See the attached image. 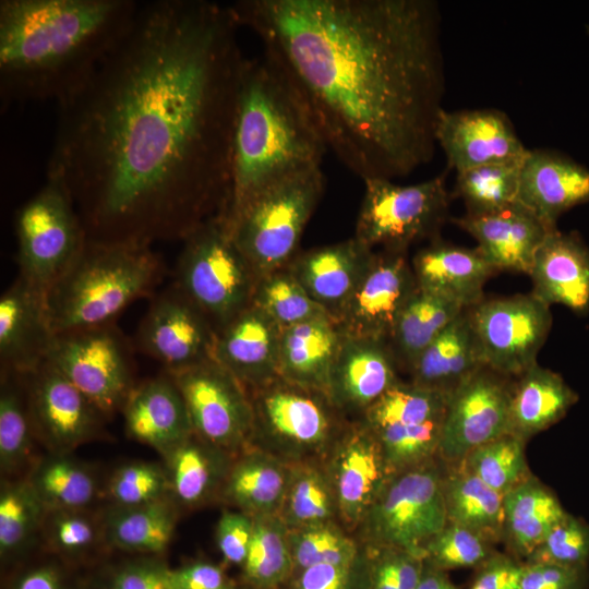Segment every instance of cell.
I'll return each instance as SVG.
<instances>
[{"instance_id": "obj_30", "label": "cell", "mask_w": 589, "mask_h": 589, "mask_svg": "<svg viewBox=\"0 0 589 589\" xmlns=\"http://www.w3.org/2000/svg\"><path fill=\"white\" fill-rule=\"evenodd\" d=\"M469 309L464 311L419 354L410 382L447 398L484 366Z\"/></svg>"}, {"instance_id": "obj_41", "label": "cell", "mask_w": 589, "mask_h": 589, "mask_svg": "<svg viewBox=\"0 0 589 589\" xmlns=\"http://www.w3.org/2000/svg\"><path fill=\"white\" fill-rule=\"evenodd\" d=\"M28 480L47 512L85 509L97 492L93 472L65 455L40 461Z\"/></svg>"}, {"instance_id": "obj_12", "label": "cell", "mask_w": 589, "mask_h": 589, "mask_svg": "<svg viewBox=\"0 0 589 589\" xmlns=\"http://www.w3.org/2000/svg\"><path fill=\"white\" fill-rule=\"evenodd\" d=\"M116 323L56 334L46 362L104 414L122 410L135 387L133 347Z\"/></svg>"}, {"instance_id": "obj_14", "label": "cell", "mask_w": 589, "mask_h": 589, "mask_svg": "<svg viewBox=\"0 0 589 589\" xmlns=\"http://www.w3.org/2000/svg\"><path fill=\"white\" fill-rule=\"evenodd\" d=\"M166 373L183 396L196 435L232 456L250 447L251 398L236 377L215 360Z\"/></svg>"}, {"instance_id": "obj_57", "label": "cell", "mask_w": 589, "mask_h": 589, "mask_svg": "<svg viewBox=\"0 0 589 589\" xmlns=\"http://www.w3.org/2000/svg\"><path fill=\"white\" fill-rule=\"evenodd\" d=\"M171 578L176 589H232L238 581L223 566L206 560L171 568Z\"/></svg>"}, {"instance_id": "obj_56", "label": "cell", "mask_w": 589, "mask_h": 589, "mask_svg": "<svg viewBox=\"0 0 589 589\" xmlns=\"http://www.w3.org/2000/svg\"><path fill=\"white\" fill-rule=\"evenodd\" d=\"M522 564L512 554L495 551L476 568L469 589H521Z\"/></svg>"}, {"instance_id": "obj_4", "label": "cell", "mask_w": 589, "mask_h": 589, "mask_svg": "<svg viewBox=\"0 0 589 589\" xmlns=\"http://www.w3.org/2000/svg\"><path fill=\"white\" fill-rule=\"evenodd\" d=\"M327 145L301 94L267 52L248 59L232 140L227 219L267 187L321 167Z\"/></svg>"}, {"instance_id": "obj_1", "label": "cell", "mask_w": 589, "mask_h": 589, "mask_svg": "<svg viewBox=\"0 0 589 589\" xmlns=\"http://www.w3.org/2000/svg\"><path fill=\"white\" fill-rule=\"evenodd\" d=\"M230 5L141 3L94 74L57 103L47 178L69 192L86 239L182 241L224 212L248 58Z\"/></svg>"}, {"instance_id": "obj_44", "label": "cell", "mask_w": 589, "mask_h": 589, "mask_svg": "<svg viewBox=\"0 0 589 589\" xmlns=\"http://www.w3.org/2000/svg\"><path fill=\"white\" fill-rule=\"evenodd\" d=\"M251 304L281 329L330 315L306 293L288 265L257 279Z\"/></svg>"}, {"instance_id": "obj_46", "label": "cell", "mask_w": 589, "mask_h": 589, "mask_svg": "<svg viewBox=\"0 0 589 589\" xmlns=\"http://www.w3.org/2000/svg\"><path fill=\"white\" fill-rule=\"evenodd\" d=\"M293 573L321 564L345 563L365 549L356 533L339 521L288 529Z\"/></svg>"}, {"instance_id": "obj_28", "label": "cell", "mask_w": 589, "mask_h": 589, "mask_svg": "<svg viewBox=\"0 0 589 589\" xmlns=\"http://www.w3.org/2000/svg\"><path fill=\"white\" fill-rule=\"evenodd\" d=\"M528 275L531 293L545 304H562L579 314L589 310V248L577 232L550 231Z\"/></svg>"}, {"instance_id": "obj_33", "label": "cell", "mask_w": 589, "mask_h": 589, "mask_svg": "<svg viewBox=\"0 0 589 589\" xmlns=\"http://www.w3.org/2000/svg\"><path fill=\"white\" fill-rule=\"evenodd\" d=\"M170 495L179 506L218 502L235 456L193 433L165 456Z\"/></svg>"}, {"instance_id": "obj_16", "label": "cell", "mask_w": 589, "mask_h": 589, "mask_svg": "<svg viewBox=\"0 0 589 589\" xmlns=\"http://www.w3.org/2000/svg\"><path fill=\"white\" fill-rule=\"evenodd\" d=\"M216 336L206 316L172 283L154 296L133 345L171 373L214 360Z\"/></svg>"}, {"instance_id": "obj_7", "label": "cell", "mask_w": 589, "mask_h": 589, "mask_svg": "<svg viewBox=\"0 0 589 589\" xmlns=\"http://www.w3.org/2000/svg\"><path fill=\"white\" fill-rule=\"evenodd\" d=\"M250 446L288 465L323 460L347 419L322 390L280 376L249 392Z\"/></svg>"}, {"instance_id": "obj_40", "label": "cell", "mask_w": 589, "mask_h": 589, "mask_svg": "<svg viewBox=\"0 0 589 589\" xmlns=\"http://www.w3.org/2000/svg\"><path fill=\"white\" fill-rule=\"evenodd\" d=\"M253 518V536L238 580L254 589H283L293 574L288 528L278 515Z\"/></svg>"}, {"instance_id": "obj_53", "label": "cell", "mask_w": 589, "mask_h": 589, "mask_svg": "<svg viewBox=\"0 0 589 589\" xmlns=\"http://www.w3.org/2000/svg\"><path fill=\"white\" fill-rule=\"evenodd\" d=\"M254 518L243 512L225 508L217 520L215 540L227 564L243 565L253 536Z\"/></svg>"}, {"instance_id": "obj_26", "label": "cell", "mask_w": 589, "mask_h": 589, "mask_svg": "<svg viewBox=\"0 0 589 589\" xmlns=\"http://www.w3.org/2000/svg\"><path fill=\"white\" fill-rule=\"evenodd\" d=\"M122 412L127 434L161 456L194 433L183 396L166 372L135 385Z\"/></svg>"}, {"instance_id": "obj_39", "label": "cell", "mask_w": 589, "mask_h": 589, "mask_svg": "<svg viewBox=\"0 0 589 589\" xmlns=\"http://www.w3.org/2000/svg\"><path fill=\"white\" fill-rule=\"evenodd\" d=\"M278 516L288 529L339 521L336 495L321 460L290 465Z\"/></svg>"}, {"instance_id": "obj_22", "label": "cell", "mask_w": 589, "mask_h": 589, "mask_svg": "<svg viewBox=\"0 0 589 589\" xmlns=\"http://www.w3.org/2000/svg\"><path fill=\"white\" fill-rule=\"evenodd\" d=\"M55 335L45 294L17 277L0 298L1 372L27 375L37 370Z\"/></svg>"}, {"instance_id": "obj_6", "label": "cell", "mask_w": 589, "mask_h": 589, "mask_svg": "<svg viewBox=\"0 0 589 589\" xmlns=\"http://www.w3.org/2000/svg\"><path fill=\"white\" fill-rule=\"evenodd\" d=\"M325 188L321 167L289 176L224 220L257 279L288 265Z\"/></svg>"}, {"instance_id": "obj_13", "label": "cell", "mask_w": 589, "mask_h": 589, "mask_svg": "<svg viewBox=\"0 0 589 589\" xmlns=\"http://www.w3.org/2000/svg\"><path fill=\"white\" fill-rule=\"evenodd\" d=\"M468 309L486 366L513 378L538 363L552 325L550 305L529 293L483 299Z\"/></svg>"}, {"instance_id": "obj_27", "label": "cell", "mask_w": 589, "mask_h": 589, "mask_svg": "<svg viewBox=\"0 0 589 589\" xmlns=\"http://www.w3.org/2000/svg\"><path fill=\"white\" fill-rule=\"evenodd\" d=\"M374 252L353 237L298 253L288 268L306 293L336 320Z\"/></svg>"}, {"instance_id": "obj_61", "label": "cell", "mask_w": 589, "mask_h": 589, "mask_svg": "<svg viewBox=\"0 0 589 589\" xmlns=\"http://www.w3.org/2000/svg\"><path fill=\"white\" fill-rule=\"evenodd\" d=\"M232 589H254L250 586H247L244 584H242L241 581H237L236 586L232 588Z\"/></svg>"}, {"instance_id": "obj_21", "label": "cell", "mask_w": 589, "mask_h": 589, "mask_svg": "<svg viewBox=\"0 0 589 589\" xmlns=\"http://www.w3.org/2000/svg\"><path fill=\"white\" fill-rule=\"evenodd\" d=\"M398 371L387 341L344 335L330 370L327 395L347 419H360L400 381Z\"/></svg>"}, {"instance_id": "obj_3", "label": "cell", "mask_w": 589, "mask_h": 589, "mask_svg": "<svg viewBox=\"0 0 589 589\" xmlns=\"http://www.w3.org/2000/svg\"><path fill=\"white\" fill-rule=\"evenodd\" d=\"M134 0H1V108L60 101L83 85L130 29Z\"/></svg>"}, {"instance_id": "obj_35", "label": "cell", "mask_w": 589, "mask_h": 589, "mask_svg": "<svg viewBox=\"0 0 589 589\" xmlns=\"http://www.w3.org/2000/svg\"><path fill=\"white\" fill-rule=\"evenodd\" d=\"M503 537L509 554L525 561L567 512L557 496L531 474L503 496Z\"/></svg>"}, {"instance_id": "obj_38", "label": "cell", "mask_w": 589, "mask_h": 589, "mask_svg": "<svg viewBox=\"0 0 589 589\" xmlns=\"http://www.w3.org/2000/svg\"><path fill=\"white\" fill-rule=\"evenodd\" d=\"M443 490L447 522L472 529L493 543L502 540V494L460 465H445Z\"/></svg>"}, {"instance_id": "obj_15", "label": "cell", "mask_w": 589, "mask_h": 589, "mask_svg": "<svg viewBox=\"0 0 589 589\" xmlns=\"http://www.w3.org/2000/svg\"><path fill=\"white\" fill-rule=\"evenodd\" d=\"M512 377L484 365L447 399L438 458L459 465L474 448L509 433Z\"/></svg>"}, {"instance_id": "obj_8", "label": "cell", "mask_w": 589, "mask_h": 589, "mask_svg": "<svg viewBox=\"0 0 589 589\" xmlns=\"http://www.w3.org/2000/svg\"><path fill=\"white\" fill-rule=\"evenodd\" d=\"M182 243L172 283L217 334L251 305L257 276L219 216L202 224Z\"/></svg>"}, {"instance_id": "obj_18", "label": "cell", "mask_w": 589, "mask_h": 589, "mask_svg": "<svg viewBox=\"0 0 589 589\" xmlns=\"http://www.w3.org/2000/svg\"><path fill=\"white\" fill-rule=\"evenodd\" d=\"M406 253L374 252L362 278L336 317L344 335L388 340L400 311L418 289Z\"/></svg>"}, {"instance_id": "obj_34", "label": "cell", "mask_w": 589, "mask_h": 589, "mask_svg": "<svg viewBox=\"0 0 589 589\" xmlns=\"http://www.w3.org/2000/svg\"><path fill=\"white\" fill-rule=\"evenodd\" d=\"M513 384L509 433L527 442L549 429L577 402L578 395L552 370L533 364Z\"/></svg>"}, {"instance_id": "obj_45", "label": "cell", "mask_w": 589, "mask_h": 589, "mask_svg": "<svg viewBox=\"0 0 589 589\" xmlns=\"http://www.w3.org/2000/svg\"><path fill=\"white\" fill-rule=\"evenodd\" d=\"M47 508L28 479L2 484L0 493V555L21 553L45 521Z\"/></svg>"}, {"instance_id": "obj_42", "label": "cell", "mask_w": 589, "mask_h": 589, "mask_svg": "<svg viewBox=\"0 0 589 589\" xmlns=\"http://www.w3.org/2000/svg\"><path fill=\"white\" fill-rule=\"evenodd\" d=\"M35 434L29 416L24 375L1 372L0 468L12 474L29 457Z\"/></svg>"}, {"instance_id": "obj_5", "label": "cell", "mask_w": 589, "mask_h": 589, "mask_svg": "<svg viewBox=\"0 0 589 589\" xmlns=\"http://www.w3.org/2000/svg\"><path fill=\"white\" fill-rule=\"evenodd\" d=\"M164 264L153 247L86 239L45 296L55 334L115 323L132 302L152 296Z\"/></svg>"}, {"instance_id": "obj_55", "label": "cell", "mask_w": 589, "mask_h": 589, "mask_svg": "<svg viewBox=\"0 0 589 589\" xmlns=\"http://www.w3.org/2000/svg\"><path fill=\"white\" fill-rule=\"evenodd\" d=\"M587 567H569L544 562H524L521 589H587Z\"/></svg>"}, {"instance_id": "obj_9", "label": "cell", "mask_w": 589, "mask_h": 589, "mask_svg": "<svg viewBox=\"0 0 589 589\" xmlns=\"http://www.w3.org/2000/svg\"><path fill=\"white\" fill-rule=\"evenodd\" d=\"M445 465L436 457L396 472L386 483L356 534L369 549L389 548L424 557L426 544L447 524Z\"/></svg>"}, {"instance_id": "obj_31", "label": "cell", "mask_w": 589, "mask_h": 589, "mask_svg": "<svg viewBox=\"0 0 589 589\" xmlns=\"http://www.w3.org/2000/svg\"><path fill=\"white\" fill-rule=\"evenodd\" d=\"M337 321L321 316L281 330L279 376L327 394L330 370L342 339Z\"/></svg>"}, {"instance_id": "obj_19", "label": "cell", "mask_w": 589, "mask_h": 589, "mask_svg": "<svg viewBox=\"0 0 589 589\" xmlns=\"http://www.w3.org/2000/svg\"><path fill=\"white\" fill-rule=\"evenodd\" d=\"M24 380L35 434L57 455H65L98 433L105 416L50 363Z\"/></svg>"}, {"instance_id": "obj_50", "label": "cell", "mask_w": 589, "mask_h": 589, "mask_svg": "<svg viewBox=\"0 0 589 589\" xmlns=\"http://www.w3.org/2000/svg\"><path fill=\"white\" fill-rule=\"evenodd\" d=\"M524 562L587 567L589 562V525L567 513Z\"/></svg>"}, {"instance_id": "obj_10", "label": "cell", "mask_w": 589, "mask_h": 589, "mask_svg": "<svg viewBox=\"0 0 589 589\" xmlns=\"http://www.w3.org/2000/svg\"><path fill=\"white\" fill-rule=\"evenodd\" d=\"M354 238L374 251L407 252L434 239L448 215L450 195L445 175L400 185L389 179H366Z\"/></svg>"}, {"instance_id": "obj_2", "label": "cell", "mask_w": 589, "mask_h": 589, "mask_svg": "<svg viewBox=\"0 0 589 589\" xmlns=\"http://www.w3.org/2000/svg\"><path fill=\"white\" fill-rule=\"evenodd\" d=\"M297 87L337 158L363 181L429 163L445 91L433 0L230 4Z\"/></svg>"}, {"instance_id": "obj_36", "label": "cell", "mask_w": 589, "mask_h": 589, "mask_svg": "<svg viewBox=\"0 0 589 589\" xmlns=\"http://www.w3.org/2000/svg\"><path fill=\"white\" fill-rule=\"evenodd\" d=\"M178 514L171 495L139 506H113L103 520V537L122 551L159 554L173 537Z\"/></svg>"}, {"instance_id": "obj_25", "label": "cell", "mask_w": 589, "mask_h": 589, "mask_svg": "<svg viewBox=\"0 0 589 589\" xmlns=\"http://www.w3.org/2000/svg\"><path fill=\"white\" fill-rule=\"evenodd\" d=\"M452 221L474 238L477 249L493 269L526 274L552 231L517 201L490 215H465Z\"/></svg>"}, {"instance_id": "obj_49", "label": "cell", "mask_w": 589, "mask_h": 589, "mask_svg": "<svg viewBox=\"0 0 589 589\" xmlns=\"http://www.w3.org/2000/svg\"><path fill=\"white\" fill-rule=\"evenodd\" d=\"M115 506L132 507L170 495L165 467L146 461H133L116 470L108 485Z\"/></svg>"}, {"instance_id": "obj_43", "label": "cell", "mask_w": 589, "mask_h": 589, "mask_svg": "<svg viewBox=\"0 0 589 589\" xmlns=\"http://www.w3.org/2000/svg\"><path fill=\"white\" fill-rule=\"evenodd\" d=\"M522 161L483 165L457 172L455 195L468 216H484L513 204L518 194Z\"/></svg>"}, {"instance_id": "obj_58", "label": "cell", "mask_w": 589, "mask_h": 589, "mask_svg": "<svg viewBox=\"0 0 589 589\" xmlns=\"http://www.w3.org/2000/svg\"><path fill=\"white\" fill-rule=\"evenodd\" d=\"M371 560L370 589H405L397 568L396 549H369Z\"/></svg>"}, {"instance_id": "obj_32", "label": "cell", "mask_w": 589, "mask_h": 589, "mask_svg": "<svg viewBox=\"0 0 589 589\" xmlns=\"http://www.w3.org/2000/svg\"><path fill=\"white\" fill-rule=\"evenodd\" d=\"M290 465L255 447L235 456L218 502L252 517L278 515Z\"/></svg>"}, {"instance_id": "obj_11", "label": "cell", "mask_w": 589, "mask_h": 589, "mask_svg": "<svg viewBox=\"0 0 589 589\" xmlns=\"http://www.w3.org/2000/svg\"><path fill=\"white\" fill-rule=\"evenodd\" d=\"M14 227L19 277L46 296L86 242L69 192L47 178L16 212Z\"/></svg>"}, {"instance_id": "obj_47", "label": "cell", "mask_w": 589, "mask_h": 589, "mask_svg": "<svg viewBox=\"0 0 589 589\" xmlns=\"http://www.w3.org/2000/svg\"><path fill=\"white\" fill-rule=\"evenodd\" d=\"M525 445L506 433L471 450L459 465L504 496L532 474Z\"/></svg>"}, {"instance_id": "obj_20", "label": "cell", "mask_w": 589, "mask_h": 589, "mask_svg": "<svg viewBox=\"0 0 589 589\" xmlns=\"http://www.w3.org/2000/svg\"><path fill=\"white\" fill-rule=\"evenodd\" d=\"M435 141L446 156L448 168L456 173L483 165L522 161L529 151L506 113L492 108L442 109Z\"/></svg>"}, {"instance_id": "obj_48", "label": "cell", "mask_w": 589, "mask_h": 589, "mask_svg": "<svg viewBox=\"0 0 589 589\" xmlns=\"http://www.w3.org/2000/svg\"><path fill=\"white\" fill-rule=\"evenodd\" d=\"M424 558L446 572L477 568L494 552L493 542L467 527L447 522L426 544Z\"/></svg>"}, {"instance_id": "obj_23", "label": "cell", "mask_w": 589, "mask_h": 589, "mask_svg": "<svg viewBox=\"0 0 589 589\" xmlns=\"http://www.w3.org/2000/svg\"><path fill=\"white\" fill-rule=\"evenodd\" d=\"M516 201L555 230L565 212L589 202V168L551 149H529Z\"/></svg>"}, {"instance_id": "obj_54", "label": "cell", "mask_w": 589, "mask_h": 589, "mask_svg": "<svg viewBox=\"0 0 589 589\" xmlns=\"http://www.w3.org/2000/svg\"><path fill=\"white\" fill-rule=\"evenodd\" d=\"M106 589H176L171 568L157 558H140L118 566Z\"/></svg>"}, {"instance_id": "obj_24", "label": "cell", "mask_w": 589, "mask_h": 589, "mask_svg": "<svg viewBox=\"0 0 589 589\" xmlns=\"http://www.w3.org/2000/svg\"><path fill=\"white\" fill-rule=\"evenodd\" d=\"M281 328L251 304L217 333L214 360L248 392L277 378Z\"/></svg>"}, {"instance_id": "obj_60", "label": "cell", "mask_w": 589, "mask_h": 589, "mask_svg": "<svg viewBox=\"0 0 589 589\" xmlns=\"http://www.w3.org/2000/svg\"><path fill=\"white\" fill-rule=\"evenodd\" d=\"M417 589H459L449 578L448 572L423 558L422 572Z\"/></svg>"}, {"instance_id": "obj_59", "label": "cell", "mask_w": 589, "mask_h": 589, "mask_svg": "<svg viewBox=\"0 0 589 589\" xmlns=\"http://www.w3.org/2000/svg\"><path fill=\"white\" fill-rule=\"evenodd\" d=\"M12 589H65V582L56 567L43 565L21 574Z\"/></svg>"}, {"instance_id": "obj_51", "label": "cell", "mask_w": 589, "mask_h": 589, "mask_svg": "<svg viewBox=\"0 0 589 589\" xmlns=\"http://www.w3.org/2000/svg\"><path fill=\"white\" fill-rule=\"evenodd\" d=\"M371 560L368 548L354 560L321 564L293 573L283 589H370Z\"/></svg>"}, {"instance_id": "obj_29", "label": "cell", "mask_w": 589, "mask_h": 589, "mask_svg": "<svg viewBox=\"0 0 589 589\" xmlns=\"http://www.w3.org/2000/svg\"><path fill=\"white\" fill-rule=\"evenodd\" d=\"M417 287L464 308L481 302L483 286L496 271L477 248L444 242L437 237L420 250L411 262Z\"/></svg>"}, {"instance_id": "obj_17", "label": "cell", "mask_w": 589, "mask_h": 589, "mask_svg": "<svg viewBox=\"0 0 589 589\" xmlns=\"http://www.w3.org/2000/svg\"><path fill=\"white\" fill-rule=\"evenodd\" d=\"M322 462L336 495L339 521L356 533L395 472L362 419L347 421Z\"/></svg>"}, {"instance_id": "obj_37", "label": "cell", "mask_w": 589, "mask_h": 589, "mask_svg": "<svg viewBox=\"0 0 589 589\" xmlns=\"http://www.w3.org/2000/svg\"><path fill=\"white\" fill-rule=\"evenodd\" d=\"M460 304L419 288L400 311L387 344L408 373L419 354L464 311Z\"/></svg>"}, {"instance_id": "obj_52", "label": "cell", "mask_w": 589, "mask_h": 589, "mask_svg": "<svg viewBox=\"0 0 589 589\" xmlns=\"http://www.w3.org/2000/svg\"><path fill=\"white\" fill-rule=\"evenodd\" d=\"M47 526L50 545L69 556L84 554L95 544L100 529L85 509L51 510ZM103 526V525H101Z\"/></svg>"}]
</instances>
